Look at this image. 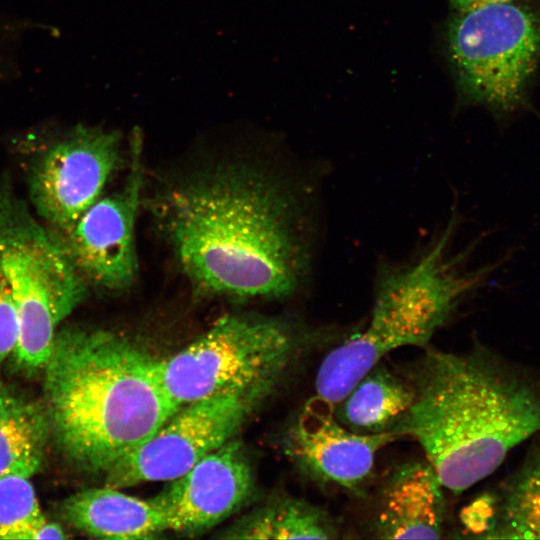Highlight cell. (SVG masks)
<instances>
[{
    "label": "cell",
    "instance_id": "cell-1",
    "mask_svg": "<svg viewBox=\"0 0 540 540\" xmlns=\"http://www.w3.org/2000/svg\"><path fill=\"white\" fill-rule=\"evenodd\" d=\"M322 169L302 174L226 164L157 196L154 212L200 292L286 300L306 292L322 238Z\"/></svg>",
    "mask_w": 540,
    "mask_h": 540
},
{
    "label": "cell",
    "instance_id": "cell-2",
    "mask_svg": "<svg viewBox=\"0 0 540 540\" xmlns=\"http://www.w3.org/2000/svg\"><path fill=\"white\" fill-rule=\"evenodd\" d=\"M404 374L414 399L393 433L417 441L456 495L540 432V381L487 348L453 353L428 346Z\"/></svg>",
    "mask_w": 540,
    "mask_h": 540
},
{
    "label": "cell",
    "instance_id": "cell-3",
    "mask_svg": "<svg viewBox=\"0 0 540 540\" xmlns=\"http://www.w3.org/2000/svg\"><path fill=\"white\" fill-rule=\"evenodd\" d=\"M160 358L107 330L56 334L45 368L50 428L78 468L108 473L179 408L166 392Z\"/></svg>",
    "mask_w": 540,
    "mask_h": 540
},
{
    "label": "cell",
    "instance_id": "cell-4",
    "mask_svg": "<svg viewBox=\"0 0 540 540\" xmlns=\"http://www.w3.org/2000/svg\"><path fill=\"white\" fill-rule=\"evenodd\" d=\"M458 223L455 207L443 228L414 258L378 262L367 326L349 333L323 358L324 371L336 387L350 390L393 350L428 347L462 301L495 269V265L467 269L470 251L453 250Z\"/></svg>",
    "mask_w": 540,
    "mask_h": 540
},
{
    "label": "cell",
    "instance_id": "cell-5",
    "mask_svg": "<svg viewBox=\"0 0 540 540\" xmlns=\"http://www.w3.org/2000/svg\"><path fill=\"white\" fill-rule=\"evenodd\" d=\"M349 333L284 317L228 315L174 355L160 375L177 406L221 393L275 391L312 353Z\"/></svg>",
    "mask_w": 540,
    "mask_h": 540
},
{
    "label": "cell",
    "instance_id": "cell-6",
    "mask_svg": "<svg viewBox=\"0 0 540 540\" xmlns=\"http://www.w3.org/2000/svg\"><path fill=\"white\" fill-rule=\"evenodd\" d=\"M0 263L18 313L16 364L44 368L56 327L85 299L87 283L7 180L0 182Z\"/></svg>",
    "mask_w": 540,
    "mask_h": 540
},
{
    "label": "cell",
    "instance_id": "cell-7",
    "mask_svg": "<svg viewBox=\"0 0 540 540\" xmlns=\"http://www.w3.org/2000/svg\"><path fill=\"white\" fill-rule=\"evenodd\" d=\"M446 42L465 101L499 119L528 107L540 69V0L457 12L448 23Z\"/></svg>",
    "mask_w": 540,
    "mask_h": 540
},
{
    "label": "cell",
    "instance_id": "cell-8",
    "mask_svg": "<svg viewBox=\"0 0 540 540\" xmlns=\"http://www.w3.org/2000/svg\"><path fill=\"white\" fill-rule=\"evenodd\" d=\"M273 392L267 388L231 391L180 406L150 438L105 474L106 485L120 489L178 478L235 438Z\"/></svg>",
    "mask_w": 540,
    "mask_h": 540
},
{
    "label": "cell",
    "instance_id": "cell-9",
    "mask_svg": "<svg viewBox=\"0 0 540 540\" xmlns=\"http://www.w3.org/2000/svg\"><path fill=\"white\" fill-rule=\"evenodd\" d=\"M121 133L77 125L40 153L29 174V197L51 231L71 226L102 194L121 162Z\"/></svg>",
    "mask_w": 540,
    "mask_h": 540
},
{
    "label": "cell",
    "instance_id": "cell-10",
    "mask_svg": "<svg viewBox=\"0 0 540 540\" xmlns=\"http://www.w3.org/2000/svg\"><path fill=\"white\" fill-rule=\"evenodd\" d=\"M130 169L121 190L95 201L71 226L51 231L88 284L109 291L130 287L137 276L135 224L143 183L142 138L132 133Z\"/></svg>",
    "mask_w": 540,
    "mask_h": 540
},
{
    "label": "cell",
    "instance_id": "cell-11",
    "mask_svg": "<svg viewBox=\"0 0 540 540\" xmlns=\"http://www.w3.org/2000/svg\"><path fill=\"white\" fill-rule=\"evenodd\" d=\"M397 438L390 432L349 430L335 417L334 406L314 395L287 426L282 444L295 468L311 483L362 497L374 475L378 452Z\"/></svg>",
    "mask_w": 540,
    "mask_h": 540
},
{
    "label": "cell",
    "instance_id": "cell-12",
    "mask_svg": "<svg viewBox=\"0 0 540 540\" xmlns=\"http://www.w3.org/2000/svg\"><path fill=\"white\" fill-rule=\"evenodd\" d=\"M152 499L165 530L195 536L222 523L243 507L254 491L246 450L233 438L198 461Z\"/></svg>",
    "mask_w": 540,
    "mask_h": 540
},
{
    "label": "cell",
    "instance_id": "cell-13",
    "mask_svg": "<svg viewBox=\"0 0 540 540\" xmlns=\"http://www.w3.org/2000/svg\"><path fill=\"white\" fill-rule=\"evenodd\" d=\"M444 489L427 460L399 464L375 492L368 532L378 539L442 537L447 511Z\"/></svg>",
    "mask_w": 540,
    "mask_h": 540
},
{
    "label": "cell",
    "instance_id": "cell-14",
    "mask_svg": "<svg viewBox=\"0 0 540 540\" xmlns=\"http://www.w3.org/2000/svg\"><path fill=\"white\" fill-rule=\"evenodd\" d=\"M62 514L75 529L94 538L153 539L166 532L152 498L144 500L107 485L71 495Z\"/></svg>",
    "mask_w": 540,
    "mask_h": 540
},
{
    "label": "cell",
    "instance_id": "cell-15",
    "mask_svg": "<svg viewBox=\"0 0 540 540\" xmlns=\"http://www.w3.org/2000/svg\"><path fill=\"white\" fill-rule=\"evenodd\" d=\"M482 502L489 511L469 508L466 516L474 537L540 539V444L529 451L496 496Z\"/></svg>",
    "mask_w": 540,
    "mask_h": 540
},
{
    "label": "cell",
    "instance_id": "cell-16",
    "mask_svg": "<svg viewBox=\"0 0 540 540\" xmlns=\"http://www.w3.org/2000/svg\"><path fill=\"white\" fill-rule=\"evenodd\" d=\"M413 399L406 375L381 361L334 406V414L344 427L358 434L393 433Z\"/></svg>",
    "mask_w": 540,
    "mask_h": 540
},
{
    "label": "cell",
    "instance_id": "cell-17",
    "mask_svg": "<svg viewBox=\"0 0 540 540\" xmlns=\"http://www.w3.org/2000/svg\"><path fill=\"white\" fill-rule=\"evenodd\" d=\"M337 519L325 508L277 494L220 532L225 539H336Z\"/></svg>",
    "mask_w": 540,
    "mask_h": 540
},
{
    "label": "cell",
    "instance_id": "cell-18",
    "mask_svg": "<svg viewBox=\"0 0 540 540\" xmlns=\"http://www.w3.org/2000/svg\"><path fill=\"white\" fill-rule=\"evenodd\" d=\"M49 429L47 414L0 390V475L21 469L37 472Z\"/></svg>",
    "mask_w": 540,
    "mask_h": 540
},
{
    "label": "cell",
    "instance_id": "cell-19",
    "mask_svg": "<svg viewBox=\"0 0 540 540\" xmlns=\"http://www.w3.org/2000/svg\"><path fill=\"white\" fill-rule=\"evenodd\" d=\"M21 469L0 475V539L29 540L43 515L31 477Z\"/></svg>",
    "mask_w": 540,
    "mask_h": 540
},
{
    "label": "cell",
    "instance_id": "cell-20",
    "mask_svg": "<svg viewBox=\"0 0 540 540\" xmlns=\"http://www.w3.org/2000/svg\"><path fill=\"white\" fill-rule=\"evenodd\" d=\"M19 338L16 303L0 263V363L14 354Z\"/></svg>",
    "mask_w": 540,
    "mask_h": 540
},
{
    "label": "cell",
    "instance_id": "cell-21",
    "mask_svg": "<svg viewBox=\"0 0 540 540\" xmlns=\"http://www.w3.org/2000/svg\"><path fill=\"white\" fill-rule=\"evenodd\" d=\"M65 538H67V535L59 524L43 518L31 532L29 540Z\"/></svg>",
    "mask_w": 540,
    "mask_h": 540
},
{
    "label": "cell",
    "instance_id": "cell-22",
    "mask_svg": "<svg viewBox=\"0 0 540 540\" xmlns=\"http://www.w3.org/2000/svg\"><path fill=\"white\" fill-rule=\"evenodd\" d=\"M457 12L467 11L484 5L513 2L519 0H449Z\"/></svg>",
    "mask_w": 540,
    "mask_h": 540
}]
</instances>
